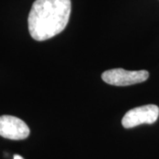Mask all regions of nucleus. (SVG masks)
<instances>
[{
    "mask_svg": "<svg viewBox=\"0 0 159 159\" xmlns=\"http://www.w3.org/2000/svg\"><path fill=\"white\" fill-rule=\"evenodd\" d=\"M159 116V108L155 104H147L128 111L122 119L125 128H133L142 124H153Z\"/></svg>",
    "mask_w": 159,
    "mask_h": 159,
    "instance_id": "3",
    "label": "nucleus"
},
{
    "mask_svg": "<svg viewBox=\"0 0 159 159\" xmlns=\"http://www.w3.org/2000/svg\"><path fill=\"white\" fill-rule=\"evenodd\" d=\"M148 72L145 70L127 71L122 68H115L103 72L102 79L110 85L123 87L143 82L148 80Z\"/></svg>",
    "mask_w": 159,
    "mask_h": 159,
    "instance_id": "2",
    "label": "nucleus"
},
{
    "mask_svg": "<svg viewBox=\"0 0 159 159\" xmlns=\"http://www.w3.org/2000/svg\"><path fill=\"white\" fill-rule=\"evenodd\" d=\"M13 159H24V158H23L22 157H20V155H14Z\"/></svg>",
    "mask_w": 159,
    "mask_h": 159,
    "instance_id": "5",
    "label": "nucleus"
},
{
    "mask_svg": "<svg viewBox=\"0 0 159 159\" xmlns=\"http://www.w3.org/2000/svg\"><path fill=\"white\" fill-rule=\"evenodd\" d=\"M29 134V127L22 119L10 115L0 117V136L19 141L28 138Z\"/></svg>",
    "mask_w": 159,
    "mask_h": 159,
    "instance_id": "4",
    "label": "nucleus"
},
{
    "mask_svg": "<svg viewBox=\"0 0 159 159\" xmlns=\"http://www.w3.org/2000/svg\"><path fill=\"white\" fill-rule=\"evenodd\" d=\"M71 8V0H35L28 19L32 38L45 41L61 33L69 21Z\"/></svg>",
    "mask_w": 159,
    "mask_h": 159,
    "instance_id": "1",
    "label": "nucleus"
}]
</instances>
